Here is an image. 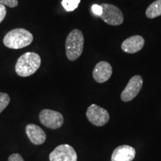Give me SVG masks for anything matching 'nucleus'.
I'll return each mask as SVG.
<instances>
[{"instance_id":"f8f14e48","label":"nucleus","mask_w":161,"mask_h":161,"mask_svg":"<svg viewBox=\"0 0 161 161\" xmlns=\"http://www.w3.org/2000/svg\"><path fill=\"white\" fill-rule=\"evenodd\" d=\"M25 133L33 144L41 145L45 142L46 135L40 127L35 124H29L26 126Z\"/></svg>"},{"instance_id":"7ed1b4c3","label":"nucleus","mask_w":161,"mask_h":161,"mask_svg":"<svg viewBox=\"0 0 161 161\" xmlns=\"http://www.w3.org/2000/svg\"><path fill=\"white\" fill-rule=\"evenodd\" d=\"M84 37L81 31L74 29L68 35L66 40V55L71 61L77 60L84 49Z\"/></svg>"},{"instance_id":"9b49d317","label":"nucleus","mask_w":161,"mask_h":161,"mask_svg":"<svg viewBox=\"0 0 161 161\" xmlns=\"http://www.w3.org/2000/svg\"><path fill=\"white\" fill-rule=\"evenodd\" d=\"M145 40L140 35H134L132 37L127 38L122 42V51L128 54H134L140 52L143 48Z\"/></svg>"},{"instance_id":"4468645a","label":"nucleus","mask_w":161,"mask_h":161,"mask_svg":"<svg viewBox=\"0 0 161 161\" xmlns=\"http://www.w3.org/2000/svg\"><path fill=\"white\" fill-rule=\"evenodd\" d=\"M80 0H63L62 5L66 11H73L78 8Z\"/></svg>"},{"instance_id":"ddd939ff","label":"nucleus","mask_w":161,"mask_h":161,"mask_svg":"<svg viewBox=\"0 0 161 161\" xmlns=\"http://www.w3.org/2000/svg\"><path fill=\"white\" fill-rule=\"evenodd\" d=\"M146 15L149 19H154L161 16V0H157L151 4L146 9Z\"/></svg>"},{"instance_id":"0eeeda50","label":"nucleus","mask_w":161,"mask_h":161,"mask_svg":"<svg viewBox=\"0 0 161 161\" xmlns=\"http://www.w3.org/2000/svg\"><path fill=\"white\" fill-rule=\"evenodd\" d=\"M50 161H77L78 156L73 147L62 144L56 147L49 154Z\"/></svg>"},{"instance_id":"6ab92c4d","label":"nucleus","mask_w":161,"mask_h":161,"mask_svg":"<svg viewBox=\"0 0 161 161\" xmlns=\"http://www.w3.org/2000/svg\"><path fill=\"white\" fill-rule=\"evenodd\" d=\"M6 13H7V11H6L5 6L0 4V23L3 21L4 19H5Z\"/></svg>"},{"instance_id":"f257e3e1","label":"nucleus","mask_w":161,"mask_h":161,"mask_svg":"<svg viewBox=\"0 0 161 161\" xmlns=\"http://www.w3.org/2000/svg\"><path fill=\"white\" fill-rule=\"evenodd\" d=\"M41 64V58L35 52H26L19 58L15 66L16 72L21 77L35 74Z\"/></svg>"},{"instance_id":"423d86ee","label":"nucleus","mask_w":161,"mask_h":161,"mask_svg":"<svg viewBox=\"0 0 161 161\" xmlns=\"http://www.w3.org/2000/svg\"><path fill=\"white\" fill-rule=\"evenodd\" d=\"M39 119L44 126L51 129H58L63 125L64 119L61 114L49 109H44L40 113Z\"/></svg>"},{"instance_id":"39448f33","label":"nucleus","mask_w":161,"mask_h":161,"mask_svg":"<svg viewBox=\"0 0 161 161\" xmlns=\"http://www.w3.org/2000/svg\"><path fill=\"white\" fill-rule=\"evenodd\" d=\"M103 12L101 18L107 24L110 25H119L123 23L124 16L121 10L116 6L110 4H102Z\"/></svg>"},{"instance_id":"a211bd4d","label":"nucleus","mask_w":161,"mask_h":161,"mask_svg":"<svg viewBox=\"0 0 161 161\" xmlns=\"http://www.w3.org/2000/svg\"><path fill=\"white\" fill-rule=\"evenodd\" d=\"M8 161H24L23 157L20 155L19 154L15 153V154H12L9 156Z\"/></svg>"},{"instance_id":"1a4fd4ad","label":"nucleus","mask_w":161,"mask_h":161,"mask_svg":"<svg viewBox=\"0 0 161 161\" xmlns=\"http://www.w3.org/2000/svg\"><path fill=\"white\" fill-rule=\"evenodd\" d=\"M113 73L112 66L107 61H100L96 64L92 72L94 80L98 83H104L110 79Z\"/></svg>"},{"instance_id":"9d476101","label":"nucleus","mask_w":161,"mask_h":161,"mask_svg":"<svg viewBox=\"0 0 161 161\" xmlns=\"http://www.w3.org/2000/svg\"><path fill=\"white\" fill-rule=\"evenodd\" d=\"M135 157V148L128 145H122L114 150L111 155V161H132Z\"/></svg>"},{"instance_id":"2eb2a0df","label":"nucleus","mask_w":161,"mask_h":161,"mask_svg":"<svg viewBox=\"0 0 161 161\" xmlns=\"http://www.w3.org/2000/svg\"><path fill=\"white\" fill-rule=\"evenodd\" d=\"M10 96L5 92H0V114L7 108L10 103Z\"/></svg>"},{"instance_id":"dca6fc26","label":"nucleus","mask_w":161,"mask_h":161,"mask_svg":"<svg viewBox=\"0 0 161 161\" xmlns=\"http://www.w3.org/2000/svg\"><path fill=\"white\" fill-rule=\"evenodd\" d=\"M0 4L10 8H15L18 5V0H0Z\"/></svg>"},{"instance_id":"6e6552de","label":"nucleus","mask_w":161,"mask_h":161,"mask_svg":"<svg viewBox=\"0 0 161 161\" xmlns=\"http://www.w3.org/2000/svg\"><path fill=\"white\" fill-rule=\"evenodd\" d=\"M142 85L143 80L140 75L133 76L121 93V99L122 102H128L134 99L142 89Z\"/></svg>"},{"instance_id":"20e7f679","label":"nucleus","mask_w":161,"mask_h":161,"mask_svg":"<svg viewBox=\"0 0 161 161\" xmlns=\"http://www.w3.org/2000/svg\"><path fill=\"white\" fill-rule=\"evenodd\" d=\"M86 116L88 120L96 126H104L110 119L108 110L96 104H92L88 107Z\"/></svg>"},{"instance_id":"f03ea898","label":"nucleus","mask_w":161,"mask_h":161,"mask_svg":"<svg viewBox=\"0 0 161 161\" xmlns=\"http://www.w3.org/2000/svg\"><path fill=\"white\" fill-rule=\"evenodd\" d=\"M33 39L32 34L26 29H15L7 33L3 39V43L9 49H18L29 46Z\"/></svg>"},{"instance_id":"f3484780","label":"nucleus","mask_w":161,"mask_h":161,"mask_svg":"<svg viewBox=\"0 0 161 161\" xmlns=\"http://www.w3.org/2000/svg\"><path fill=\"white\" fill-rule=\"evenodd\" d=\"M92 11L94 14L96 16H98V17H101L102 14V12H103V8H102V5H92Z\"/></svg>"}]
</instances>
